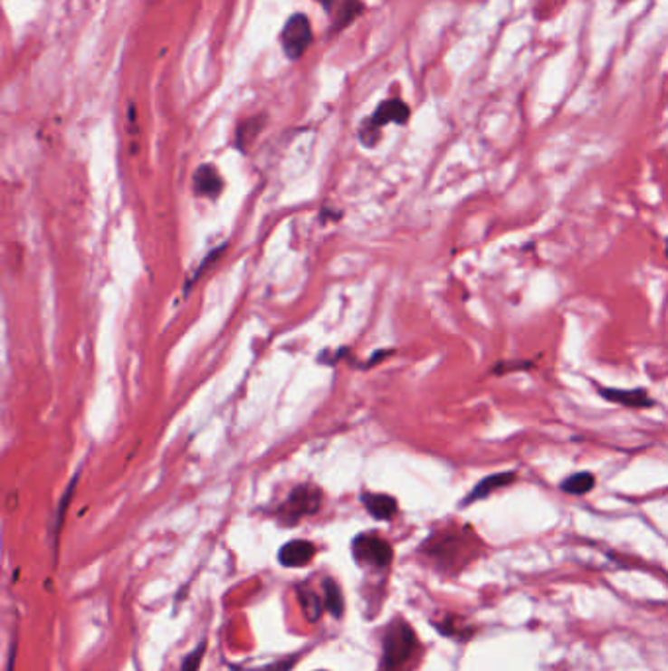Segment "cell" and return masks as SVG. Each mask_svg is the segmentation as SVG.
<instances>
[{
	"instance_id": "cell-14",
	"label": "cell",
	"mask_w": 668,
	"mask_h": 671,
	"mask_svg": "<svg viewBox=\"0 0 668 671\" xmlns=\"http://www.w3.org/2000/svg\"><path fill=\"white\" fill-rule=\"evenodd\" d=\"M321 597H324V607H326L329 615L336 617V618H341L345 603H343L341 587L338 585L336 580H331V577L324 580V595H321Z\"/></svg>"
},
{
	"instance_id": "cell-9",
	"label": "cell",
	"mask_w": 668,
	"mask_h": 671,
	"mask_svg": "<svg viewBox=\"0 0 668 671\" xmlns=\"http://www.w3.org/2000/svg\"><path fill=\"white\" fill-rule=\"evenodd\" d=\"M222 177L214 165H200L193 175V188L198 197L216 198L222 193Z\"/></svg>"
},
{
	"instance_id": "cell-17",
	"label": "cell",
	"mask_w": 668,
	"mask_h": 671,
	"mask_svg": "<svg viewBox=\"0 0 668 671\" xmlns=\"http://www.w3.org/2000/svg\"><path fill=\"white\" fill-rule=\"evenodd\" d=\"M205 652H206V638L200 640L195 650L185 656L183 664H181V671H200V664H202V657H205Z\"/></svg>"
},
{
	"instance_id": "cell-19",
	"label": "cell",
	"mask_w": 668,
	"mask_h": 671,
	"mask_svg": "<svg viewBox=\"0 0 668 671\" xmlns=\"http://www.w3.org/2000/svg\"><path fill=\"white\" fill-rule=\"evenodd\" d=\"M316 3L318 5H321V6H324L328 12H331V8L333 6H336V3H338V0H316Z\"/></svg>"
},
{
	"instance_id": "cell-10",
	"label": "cell",
	"mask_w": 668,
	"mask_h": 671,
	"mask_svg": "<svg viewBox=\"0 0 668 671\" xmlns=\"http://www.w3.org/2000/svg\"><path fill=\"white\" fill-rule=\"evenodd\" d=\"M361 501L368 514L377 518V521H390V518L398 513V503L395 497H390V494L365 493Z\"/></svg>"
},
{
	"instance_id": "cell-2",
	"label": "cell",
	"mask_w": 668,
	"mask_h": 671,
	"mask_svg": "<svg viewBox=\"0 0 668 671\" xmlns=\"http://www.w3.org/2000/svg\"><path fill=\"white\" fill-rule=\"evenodd\" d=\"M410 118L408 104L400 99H388L377 106V110L367 118L359 128V141L365 148H373L378 138L380 129L386 124H406Z\"/></svg>"
},
{
	"instance_id": "cell-16",
	"label": "cell",
	"mask_w": 668,
	"mask_h": 671,
	"mask_svg": "<svg viewBox=\"0 0 668 671\" xmlns=\"http://www.w3.org/2000/svg\"><path fill=\"white\" fill-rule=\"evenodd\" d=\"M296 662H298V656H291V657L274 659V662L261 664V666H232V671H291Z\"/></svg>"
},
{
	"instance_id": "cell-13",
	"label": "cell",
	"mask_w": 668,
	"mask_h": 671,
	"mask_svg": "<svg viewBox=\"0 0 668 671\" xmlns=\"http://www.w3.org/2000/svg\"><path fill=\"white\" fill-rule=\"evenodd\" d=\"M298 600H301V607L310 622H318L321 612L326 610L324 597L318 595L314 589H310L306 583L298 587Z\"/></svg>"
},
{
	"instance_id": "cell-3",
	"label": "cell",
	"mask_w": 668,
	"mask_h": 671,
	"mask_svg": "<svg viewBox=\"0 0 668 671\" xmlns=\"http://www.w3.org/2000/svg\"><path fill=\"white\" fill-rule=\"evenodd\" d=\"M321 504V489L316 485H301L291 491L286 501L279 506L277 518L284 526H292L304 516L314 514Z\"/></svg>"
},
{
	"instance_id": "cell-8",
	"label": "cell",
	"mask_w": 668,
	"mask_h": 671,
	"mask_svg": "<svg viewBox=\"0 0 668 671\" xmlns=\"http://www.w3.org/2000/svg\"><path fill=\"white\" fill-rule=\"evenodd\" d=\"M514 481H516V471H502V474L488 475L482 481L476 483V485L471 489V493L467 494V499L463 501V504L467 506V504H472L476 501H482L486 497H491L492 493L508 487L510 483H514Z\"/></svg>"
},
{
	"instance_id": "cell-4",
	"label": "cell",
	"mask_w": 668,
	"mask_h": 671,
	"mask_svg": "<svg viewBox=\"0 0 668 671\" xmlns=\"http://www.w3.org/2000/svg\"><path fill=\"white\" fill-rule=\"evenodd\" d=\"M351 553L357 563L363 565V568L373 570L388 568L392 558H395V551H392V546L388 542L373 532L355 536L351 544Z\"/></svg>"
},
{
	"instance_id": "cell-15",
	"label": "cell",
	"mask_w": 668,
	"mask_h": 671,
	"mask_svg": "<svg viewBox=\"0 0 668 671\" xmlns=\"http://www.w3.org/2000/svg\"><path fill=\"white\" fill-rule=\"evenodd\" d=\"M594 485H596L594 474H590V471H578V474H572L560 483V489L568 494H587L594 489Z\"/></svg>"
},
{
	"instance_id": "cell-11",
	"label": "cell",
	"mask_w": 668,
	"mask_h": 671,
	"mask_svg": "<svg viewBox=\"0 0 668 671\" xmlns=\"http://www.w3.org/2000/svg\"><path fill=\"white\" fill-rule=\"evenodd\" d=\"M363 12H365L363 0H341L336 8V14H333V22H331L333 34L348 28L349 24H353L363 14Z\"/></svg>"
},
{
	"instance_id": "cell-7",
	"label": "cell",
	"mask_w": 668,
	"mask_h": 671,
	"mask_svg": "<svg viewBox=\"0 0 668 671\" xmlns=\"http://www.w3.org/2000/svg\"><path fill=\"white\" fill-rule=\"evenodd\" d=\"M316 556V546L308 540H292L279 550V563L284 568H302Z\"/></svg>"
},
{
	"instance_id": "cell-6",
	"label": "cell",
	"mask_w": 668,
	"mask_h": 671,
	"mask_svg": "<svg viewBox=\"0 0 668 671\" xmlns=\"http://www.w3.org/2000/svg\"><path fill=\"white\" fill-rule=\"evenodd\" d=\"M600 395L610 400V403L622 405L627 408H649L654 407L653 397L645 391V388H614V387H604L598 388Z\"/></svg>"
},
{
	"instance_id": "cell-18",
	"label": "cell",
	"mask_w": 668,
	"mask_h": 671,
	"mask_svg": "<svg viewBox=\"0 0 668 671\" xmlns=\"http://www.w3.org/2000/svg\"><path fill=\"white\" fill-rule=\"evenodd\" d=\"M520 369H531V363L530 361H502V363H496L492 371L502 375V373L520 371Z\"/></svg>"
},
{
	"instance_id": "cell-1",
	"label": "cell",
	"mask_w": 668,
	"mask_h": 671,
	"mask_svg": "<svg viewBox=\"0 0 668 671\" xmlns=\"http://www.w3.org/2000/svg\"><path fill=\"white\" fill-rule=\"evenodd\" d=\"M420 642L408 622L396 618L390 622L383 636V659L378 671H408L415 659Z\"/></svg>"
},
{
	"instance_id": "cell-12",
	"label": "cell",
	"mask_w": 668,
	"mask_h": 671,
	"mask_svg": "<svg viewBox=\"0 0 668 671\" xmlns=\"http://www.w3.org/2000/svg\"><path fill=\"white\" fill-rule=\"evenodd\" d=\"M265 126V114L252 116L243 120L235 129V148L240 151H247V148L253 144L255 138L261 134Z\"/></svg>"
},
{
	"instance_id": "cell-5",
	"label": "cell",
	"mask_w": 668,
	"mask_h": 671,
	"mask_svg": "<svg viewBox=\"0 0 668 671\" xmlns=\"http://www.w3.org/2000/svg\"><path fill=\"white\" fill-rule=\"evenodd\" d=\"M312 24H310V18L302 14V12H296V14L286 20L279 38L282 53L291 62H298L308 52V47L312 45Z\"/></svg>"
},
{
	"instance_id": "cell-20",
	"label": "cell",
	"mask_w": 668,
	"mask_h": 671,
	"mask_svg": "<svg viewBox=\"0 0 668 671\" xmlns=\"http://www.w3.org/2000/svg\"><path fill=\"white\" fill-rule=\"evenodd\" d=\"M664 254H666V257H668V238H666V245H664Z\"/></svg>"
}]
</instances>
